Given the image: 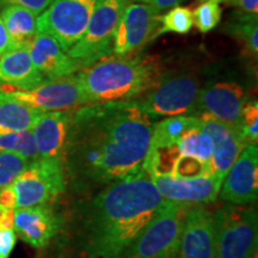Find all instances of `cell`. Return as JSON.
<instances>
[{
  "mask_svg": "<svg viewBox=\"0 0 258 258\" xmlns=\"http://www.w3.org/2000/svg\"><path fill=\"white\" fill-rule=\"evenodd\" d=\"M28 164L29 161L18 154L0 152V189L11 185Z\"/></svg>",
  "mask_w": 258,
  "mask_h": 258,
  "instance_id": "83f0119b",
  "label": "cell"
},
{
  "mask_svg": "<svg viewBox=\"0 0 258 258\" xmlns=\"http://www.w3.org/2000/svg\"><path fill=\"white\" fill-rule=\"evenodd\" d=\"M15 209L0 207V230H14Z\"/></svg>",
  "mask_w": 258,
  "mask_h": 258,
  "instance_id": "d590c367",
  "label": "cell"
},
{
  "mask_svg": "<svg viewBox=\"0 0 258 258\" xmlns=\"http://www.w3.org/2000/svg\"><path fill=\"white\" fill-rule=\"evenodd\" d=\"M226 31L240 42L251 56L256 57L258 53V19L257 15L246 12H235L232 16Z\"/></svg>",
  "mask_w": 258,
  "mask_h": 258,
  "instance_id": "cb8c5ba5",
  "label": "cell"
},
{
  "mask_svg": "<svg viewBox=\"0 0 258 258\" xmlns=\"http://www.w3.org/2000/svg\"><path fill=\"white\" fill-rule=\"evenodd\" d=\"M246 103V93L239 84L213 83L200 90L196 117L206 116L240 131L241 111ZM241 133V132H240Z\"/></svg>",
  "mask_w": 258,
  "mask_h": 258,
  "instance_id": "7c38bea8",
  "label": "cell"
},
{
  "mask_svg": "<svg viewBox=\"0 0 258 258\" xmlns=\"http://www.w3.org/2000/svg\"><path fill=\"white\" fill-rule=\"evenodd\" d=\"M0 90L42 112L74 110L90 103L78 77L74 74L54 80L46 79L30 90H17L5 85Z\"/></svg>",
  "mask_w": 258,
  "mask_h": 258,
  "instance_id": "30bf717a",
  "label": "cell"
},
{
  "mask_svg": "<svg viewBox=\"0 0 258 258\" xmlns=\"http://www.w3.org/2000/svg\"><path fill=\"white\" fill-rule=\"evenodd\" d=\"M194 25L192 11L188 8L175 6L161 16L160 27L158 29L154 38L166 32H176V34H188Z\"/></svg>",
  "mask_w": 258,
  "mask_h": 258,
  "instance_id": "4316f807",
  "label": "cell"
},
{
  "mask_svg": "<svg viewBox=\"0 0 258 258\" xmlns=\"http://www.w3.org/2000/svg\"><path fill=\"white\" fill-rule=\"evenodd\" d=\"M12 188L17 198V208L47 205L66 189V175L62 161L38 159L30 161Z\"/></svg>",
  "mask_w": 258,
  "mask_h": 258,
  "instance_id": "9c48e42d",
  "label": "cell"
},
{
  "mask_svg": "<svg viewBox=\"0 0 258 258\" xmlns=\"http://www.w3.org/2000/svg\"><path fill=\"white\" fill-rule=\"evenodd\" d=\"M103 0H53L36 19V32L49 35L69 51L85 32Z\"/></svg>",
  "mask_w": 258,
  "mask_h": 258,
  "instance_id": "52a82bcc",
  "label": "cell"
},
{
  "mask_svg": "<svg viewBox=\"0 0 258 258\" xmlns=\"http://www.w3.org/2000/svg\"><path fill=\"white\" fill-rule=\"evenodd\" d=\"M0 17L15 47L29 44L36 35L37 15L27 8L19 5L4 6Z\"/></svg>",
  "mask_w": 258,
  "mask_h": 258,
  "instance_id": "7402d4cb",
  "label": "cell"
},
{
  "mask_svg": "<svg viewBox=\"0 0 258 258\" xmlns=\"http://www.w3.org/2000/svg\"><path fill=\"white\" fill-rule=\"evenodd\" d=\"M16 234L35 247L43 249L60 230V220L47 205L15 209Z\"/></svg>",
  "mask_w": 258,
  "mask_h": 258,
  "instance_id": "e0dca14e",
  "label": "cell"
},
{
  "mask_svg": "<svg viewBox=\"0 0 258 258\" xmlns=\"http://www.w3.org/2000/svg\"><path fill=\"white\" fill-rule=\"evenodd\" d=\"M163 202L146 171L97 190L74 209V249L82 258H116L147 227Z\"/></svg>",
  "mask_w": 258,
  "mask_h": 258,
  "instance_id": "7a4b0ae2",
  "label": "cell"
},
{
  "mask_svg": "<svg viewBox=\"0 0 258 258\" xmlns=\"http://www.w3.org/2000/svg\"><path fill=\"white\" fill-rule=\"evenodd\" d=\"M214 258H257L258 218L253 208L225 205L213 214Z\"/></svg>",
  "mask_w": 258,
  "mask_h": 258,
  "instance_id": "5b68a950",
  "label": "cell"
},
{
  "mask_svg": "<svg viewBox=\"0 0 258 258\" xmlns=\"http://www.w3.org/2000/svg\"><path fill=\"white\" fill-rule=\"evenodd\" d=\"M0 207L10 209L17 208V198L12 184L0 189Z\"/></svg>",
  "mask_w": 258,
  "mask_h": 258,
  "instance_id": "836d02e7",
  "label": "cell"
},
{
  "mask_svg": "<svg viewBox=\"0 0 258 258\" xmlns=\"http://www.w3.org/2000/svg\"><path fill=\"white\" fill-rule=\"evenodd\" d=\"M194 24L200 31L206 34L213 30L221 19V9L219 3L203 2L192 12Z\"/></svg>",
  "mask_w": 258,
  "mask_h": 258,
  "instance_id": "f1b7e54d",
  "label": "cell"
},
{
  "mask_svg": "<svg viewBox=\"0 0 258 258\" xmlns=\"http://www.w3.org/2000/svg\"><path fill=\"white\" fill-rule=\"evenodd\" d=\"M41 112L0 90V135L31 131Z\"/></svg>",
  "mask_w": 258,
  "mask_h": 258,
  "instance_id": "44dd1931",
  "label": "cell"
},
{
  "mask_svg": "<svg viewBox=\"0 0 258 258\" xmlns=\"http://www.w3.org/2000/svg\"><path fill=\"white\" fill-rule=\"evenodd\" d=\"M222 201L235 206L254 202L258 196V147L246 145L228 170L222 182Z\"/></svg>",
  "mask_w": 258,
  "mask_h": 258,
  "instance_id": "4fadbf2b",
  "label": "cell"
},
{
  "mask_svg": "<svg viewBox=\"0 0 258 258\" xmlns=\"http://www.w3.org/2000/svg\"><path fill=\"white\" fill-rule=\"evenodd\" d=\"M199 117L196 116H170L153 125L150 147L176 146L179 139L191 128H196Z\"/></svg>",
  "mask_w": 258,
  "mask_h": 258,
  "instance_id": "603a6c76",
  "label": "cell"
},
{
  "mask_svg": "<svg viewBox=\"0 0 258 258\" xmlns=\"http://www.w3.org/2000/svg\"><path fill=\"white\" fill-rule=\"evenodd\" d=\"M72 111L41 112L34 128L31 129L38 158L53 161L63 160Z\"/></svg>",
  "mask_w": 258,
  "mask_h": 258,
  "instance_id": "ac0fdd59",
  "label": "cell"
},
{
  "mask_svg": "<svg viewBox=\"0 0 258 258\" xmlns=\"http://www.w3.org/2000/svg\"><path fill=\"white\" fill-rule=\"evenodd\" d=\"M143 2L146 3L147 5L153 6L158 11H161V10L175 8L177 4H179L183 0H143Z\"/></svg>",
  "mask_w": 258,
  "mask_h": 258,
  "instance_id": "74e56055",
  "label": "cell"
},
{
  "mask_svg": "<svg viewBox=\"0 0 258 258\" xmlns=\"http://www.w3.org/2000/svg\"><path fill=\"white\" fill-rule=\"evenodd\" d=\"M17 234L14 230H0V258H9L16 246Z\"/></svg>",
  "mask_w": 258,
  "mask_h": 258,
  "instance_id": "d6a6232c",
  "label": "cell"
},
{
  "mask_svg": "<svg viewBox=\"0 0 258 258\" xmlns=\"http://www.w3.org/2000/svg\"><path fill=\"white\" fill-rule=\"evenodd\" d=\"M14 47V42H12L8 30H6L4 22H3L2 17H0V57Z\"/></svg>",
  "mask_w": 258,
  "mask_h": 258,
  "instance_id": "8d00e7d4",
  "label": "cell"
},
{
  "mask_svg": "<svg viewBox=\"0 0 258 258\" xmlns=\"http://www.w3.org/2000/svg\"><path fill=\"white\" fill-rule=\"evenodd\" d=\"M164 74L159 57L108 55L79 70L78 77L90 103L123 102L152 89Z\"/></svg>",
  "mask_w": 258,
  "mask_h": 258,
  "instance_id": "3957f363",
  "label": "cell"
},
{
  "mask_svg": "<svg viewBox=\"0 0 258 258\" xmlns=\"http://www.w3.org/2000/svg\"><path fill=\"white\" fill-rule=\"evenodd\" d=\"M177 258H214L213 214L205 206H190L186 212Z\"/></svg>",
  "mask_w": 258,
  "mask_h": 258,
  "instance_id": "2e32d148",
  "label": "cell"
},
{
  "mask_svg": "<svg viewBox=\"0 0 258 258\" xmlns=\"http://www.w3.org/2000/svg\"><path fill=\"white\" fill-rule=\"evenodd\" d=\"M240 132L245 145H257L258 141V104L257 101L245 103L241 111Z\"/></svg>",
  "mask_w": 258,
  "mask_h": 258,
  "instance_id": "f546056e",
  "label": "cell"
},
{
  "mask_svg": "<svg viewBox=\"0 0 258 258\" xmlns=\"http://www.w3.org/2000/svg\"><path fill=\"white\" fill-rule=\"evenodd\" d=\"M202 2H215V3H220V2H225V0H202Z\"/></svg>",
  "mask_w": 258,
  "mask_h": 258,
  "instance_id": "f35d334b",
  "label": "cell"
},
{
  "mask_svg": "<svg viewBox=\"0 0 258 258\" xmlns=\"http://www.w3.org/2000/svg\"><path fill=\"white\" fill-rule=\"evenodd\" d=\"M198 128L212 139L211 175L224 180L241 150L246 146L243 135L238 128L206 116H200Z\"/></svg>",
  "mask_w": 258,
  "mask_h": 258,
  "instance_id": "9a60e30c",
  "label": "cell"
},
{
  "mask_svg": "<svg viewBox=\"0 0 258 258\" xmlns=\"http://www.w3.org/2000/svg\"><path fill=\"white\" fill-rule=\"evenodd\" d=\"M161 15L147 4H128L116 28L112 51L115 55L133 54L143 48L160 27Z\"/></svg>",
  "mask_w": 258,
  "mask_h": 258,
  "instance_id": "8fae6325",
  "label": "cell"
},
{
  "mask_svg": "<svg viewBox=\"0 0 258 258\" xmlns=\"http://www.w3.org/2000/svg\"><path fill=\"white\" fill-rule=\"evenodd\" d=\"M129 2L103 0L93 12L82 38L67 51V55L79 61L82 69L111 55L116 28Z\"/></svg>",
  "mask_w": 258,
  "mask_h": 258,
  "instance_id": "ba28073f",
  "label": "cell"
},
{
  "mask_svg": "<svg viewBox=\"0 0 258 258\" xmlns=\"http://www.w3.org/2000/svg\"><path fill=\"white\" fill-rule=\"evenodd\" d=\"M206 175H211V166L208 164L192 157L179 156L176 160L171 176L178 178H194V177Z\"/></svg>",
  "mask_w": 258,
  "mask_h": 258,
  "instance_id": "4dcf8cb0",
  "label": "cell"
},
{
  "mask_svg": "<svg viewBox=\"0 0 258 258\" xmlns=\"http://www.w3.org/2000/svg\"><path fill=\"white\" fill-rule=\"evenodd\" d=\"M51 2L53 0H0V6L2 8L8 5L23 6L38 16L49 6Z\"/></svg>",
  "mask_w": 258,
  "mask_h": 258,
  "instance_id": "1f68e13d",
  "label": "cell"
},
{
  "mask_svg": "<svg viewBox=\"0 0 258 258\" xmlns=\"http://www.w3.org/2000/svg\"><path fill=\"white\" fill-rule=\"evenodd\" d=\"M29 44L14 47L0 57V83L17 90H30L44 82L32 62Z\"/></svg>",
  "mask_w": 258,
  "mask_h": 258,
  "instance_id": "ffe728a7",
  "label": "cell"
},
{
  "mask_svg": "<svg viewBox=\"0 0 258 258\" xmlns=\"http://www.w3.org/2000/svg\"><path fill=\"white\" fill-rule=\"evenodd\" d=\"M153 125L152 117L127 101L74 109L62 160L66 182L89 194L140 175Z\"/></svg>",
  "mask_w": 258,
  "mask_h": 258,
  "instance_id": "6da1fadb",
  "label": "cell"
},
{
  "mask_svg": "<svg viewBox=\"0 0 258 258\" xmlns=\"http://www.w3.org/2000/svg\"><path fill=\"white\" fill-rule=\"evenodd\" d=\"M29 51L35 67L47 80L72 76L82 70L79 61L67 55L56 40L47 34L36 32L30 42Z\"/></svg>",
  "mask_w": 258,
  "mask_h": 258,
  "instance_id": "d6986e66",
  "label": "cell"
},
{
  "mask_svg": "<svg viewBox=\"0 0 258 258\" xmlns=\"http://www.w3.org/2000/svg\"><path fill=\"white\" fill-rule=\"evenodd\" d=\"M0 152L16 153L29 163L38 159L36 144L31 131L0 135Z\"/></svg>",
  "mask_w": 258,
  "mask_h": 258,
  "instance_id": "484cf974",
  "label": "cell"
},
{
  "mask_svg": "<svg viewBox=\"0 0 258 258\" xmlns=\"http://www.w3.org/2000/svg\"><path fill=\"white\" fill-rule=\"evenodd\" d=\"M227 4L238 8L241 12L257 15L258 12V0H225Z\"/></svg>",
  "mask_w": 258,
  "mask_h": 258,
  "instance_id": "e575fe53",
  "label": "cell"
},
{
  "mask_svg": "<svg viewBox=\"0 0 258 258\" xmlns=\"http://www.w3.org/2000/svg\"><path fill=\"white\" fill-rule=\"evenodd\" d=\"M190 206L164 200L141 234L116 258H177L179 237Z\"/></svg>",
  "mask_w": 258,
  "mask_h": 258,
  "instance_id": "277c9868",
  "label": "cell"
},
{
  "mask_svg": "<svg viewBox=\"0 0 258 258\" xmlns=\"http://www.w3.org/2000/svg\"><path fill=\"white\" fill-rule=\"evenodd\" d=\"M150 178L164 200L189 206H205L214 202L218 199L224 182L214 175L194 178L156 175Z\"/></svg>",
  "mask_w": 258,
  "mask_h": 258,
  "instance_id": "5bb4252c",
  "label": "cell"
},
{
  "mask_svg": "<svg viewBox=\"0 0 258 258\" xmlns=\"http://www.w3.org/2000/svg\"><path fill=\"white\" fill-rule=\"evenodd\" d=\"M200 90V82L194 74L164 72L152 89L127 102L150 117L196 116Z\"/></svg>",
  "mask_w": 258,
  "mask_h": 258,
  "instance_id": "8992f818",
  "label": "cell"
},
{
  "mask_svg": "<svg viewBox=\"0 0 258 258\" xmlns=\"http://www.w3.org/2000/svg\"><path fill=\"white\" fill-rule=\"evenodd\" d=\"M177 147H178L180 156L196 158L211 166L213 152L212 139L198 127L189 129L184 133L179 139Z\"/></svg>",
  "mask_w": 258,
  "mask_h": 258,
  "instance_id": "d4e9b609",
  "label": "cell"
}]
</instances>
